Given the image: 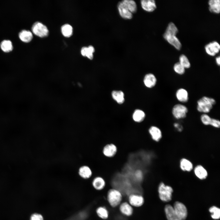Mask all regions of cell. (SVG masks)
Returning a JSON list of instances; mask_svg holds the SVG:
<instances>
[{
    "label": "cell",
    "mask_w": 220,
    "mask_h": 220,
    "mask_svg": "<svg viewBox=\"0 0 220 220\" xmlns=\"http://www.w3.org/2000/svg\"><path fill=\"white\" fill-rule=\"evenodd\" d=\"M164 211L168 220H185L187 216V210L186 206L179 201L175 202L173 207L166 205Z\"/></svg>",
    "instance_id": "1"
},
{
    "label": "cell",
    "mask_w": 220,
    "mask_h": 220,
    "mask_svg": "<svg viewBox=\"0 0 220 220\" xmlns=\"http://www.w3.org/2000/svg\"><path fill=\"white\" fill-rule=\"evenodd\" d=\"M178 32V28L175 24L173 23L170 22L168 24L163 36L170 44L178 50H180L182 45L176 36Z\"/></svg>",
    "instance_id": "2"
},
{
    "label": "cell",
    "mask_w": 220,
    "mask_h": 220,
    "mask_svg": "<svg viewBox=\"0 0 220 220\" xmlns=\"http://www.w3.org/2000/svg\"><path fill=\"white\" fill-rule=\"evenodd\" d=\"M216 103V101L214 98L204 96L197 100V110L200 112L207 114L210 112Z\"/></svg>",
    "instance_id": "3"
},
{
    "label": "cell",
    "mask_w": 220,
    "mask_h": 220,
    "mask_svg": "<svg viewBox=\"0 0 220 220\" xmlns=\"http://www.w3.org/2000/svg\"><path fill=\"white\" fill-rule=\"evenodd\" d=\"M107 198L109 204L112 207H116L120 204L122 199V195L119 190L115 188H112L108 190Z\"/></svg>",
    "instance_id": "4"
},
{
    "label": "cell",
    "mask_w": 220,
    "mask_h": 220,
    "mask_svg": "<svg viewBox=\"0 0 220 220\" xmlns=\"http://www.w3.org/2000/svg\"><path fill=\"white\" fill-rule=\"evenodd\" d=\"M173 191V189L171 186L166 185L163 182H161L159 184L158 192L159 198L162 201L165 202L170 201Z\"/></svg>",
    "instance_id": "5"
},
{
    "label": "cell",
    "mask_w": 220,
    "mask_h": 220,
    "mask_svg": "<svg viewBox=\"0 0 220 220\" xmlns=\"http://www.w3.org/2000/svg\"><path fill=\"white\" fill-rule=\"evenodd\" d=\"M188 112V108L185 105L180 103L174 105L171 111L172 114L174 117L178 120L185 118Z\"/></svg>",
    "instance_id": "6"
},
{
    "label": "cell",
    "mask_w": 220,
    "mask_h": 220,
    "mask_svg": "<svg viewBox=\"0 0 220 220\" xmlns=\"http://www.w3.org/2000/svg\"><path fill=\"white\" fill-rule=\"evenodd\" d=\"M31 30L34 34L40 37H46L49 34V31L47 27L39 22H36L33 24Z\"/></svg>",
    "instance_id": "7"
},
{
    "label": "cell",
    "mask_w": 220,
    "mask_h": 220,
    "mask_svg": "<svg viewBox=\"0 0 220 220\" xmlns=\"http://www.w3.org/2000/svg\"><path fill=\"white\" fill-rule=\"evenodd\" d=\"M148 132L151 139L154 142H159L162 139V132L158 127L154 125L151 126L149 128Z\"/></svg>",
    "instance_id": "8"
},
{
    "label": "cell",
    "mask_w": 220,
    "mask_h": 220,
    "mask_svg": "<svg viewBox=\"0 0 220 220\" xmlns=\"http://www.w3.org/2000/svg\"><path fill=\"white\" fill-rule=\"evenodd\" d=\"M206 53L209 55L214 56L218 53L220 50L219 43L216 41L210 42L205 46Z\"/></svg>",
    "instance_id": "9"
},
{
    "label": "cell",
    "mask_w": 220,
    "mask_h": 220,
    "mask_svg": "<svg viewBox=\"0 0 220 220\" xmlns=\"http://www.w3.org/2000/svg\"><path fill=\"white\" fill-rule=\"evenodd\" d=\"M117 151L116 146L114 144H108L105 145L102 149V153L105 157L112 158L116 155Z\"/></svg>",
    "instance_id": "10"
},
{
    "label": "cell",
    "mask_w": 220,
    "mask_h": 220,
    "mask_svg": "<svg viewBox=\"0 0 220 220\" xmlns=\"http://www.w3.org/2000/svg\"><path fill=\"white\" fill-rule=\"evenodd\" d=\"M128 200L131 206L137 207L141 206L144 202V198L141 195L134 194L129 196Z\"/></svg>",
    "instance_id": "11"
},
{
    "label": "cell",
    "mask_w": 220,
    "mask_h": 220,
    "mask_svg": "<svg viewBox=\"0 0 220 220\" xmlns=\"http://www.w3.org/2000/svg\"><path fill=\"white\" fill-rule=\"evenodd\" d=\"M196 176L201 180L205 179L208 176V173L206 169L201 165H197L193 169Z\"/></svg>",
    "instance_id": "12"
},
{
    "label": "cell",
    "mask_w": 220,
    "mask_h": 220,
    "mask_svg": "<svg viewBox=\"0 0 220 220\" xmlns=\"http://www.w3.org/2000/svg\"><path fill=\"white\" fill-rule=\"evenodd\" d=\"M175 96L177 100L181 103H186L189 100L188 92L184 88H181L178 89L175 93Z\"/></svg>",
    "instance_id": "13"
},
{
    "label": "cell",
    "mask_w": 220,
    "mask_h": 220,
    "mask_svg": "<svg viewBox=\"0 0 220 220\" xmlns=\"http://www.w3.org/2000/svg\"><path fill=\"white\" fill-rule=\"evenodd\" d=\"M78 174L82 178L89 179L93 175L91 168L88 166L85 165L81 166L78 170Z\"/></svg>",
    "instance_id": "14"
},
{
    "label": "cell",
    "mask_w": 220,
    "mask_h": 220,
    "mask_svg": "<svg viewBox=\"0 0 220 220\" xmlns=\"http://www.w3.org/2000/svg\"><path fill=\"white\" fill-rule=\"evenodd\" d=\"M93 187L98 190H102L106 186V182L104 179L100 176L94 177L92 181Z\"/></svg>",
    "instance_id": "15"
},
{
    "label": "cell",
    "mask_w": 220,
    "mask_h": 220,
    "mask_svg": "<svg viewBox=\"0 0 220 220\" xmlns=\"http://www.w3.org/2000/svg\"><path fill=\"white\" fill-rule=\"evenodd\" d=\"M179 167L180 169L183 171L189 172L193 170V164L189 159L183 158H182L179 162Z\"/></svg>",
    "instance_id": "16"
},
{
    "label": "cell",
    "mask_w": 220,
    "mask_h": 220,
    "mask_svg": "<svg viewBox=\"0 0 220 220\" xmlns=\"http://www.w3.org/2000/svg\"><path fill=\"white\" fill-rule=\"evenodd\" d=\"M118 9L119 14L122 18L126 19H130L132 18V13L127 9L121 2L118 3Z\"/></svg>",
    "instance_id": "17"
},
{
    "label": "cell",
    "mask_w": 220,
    "mask_h": 220,
    "mask_svg": "<svg viewBox=\"0 0 220 220\" xmlns=\"http://www.w3.org/2000/svg\"><path fill=\"white\" fill-rule=\"evenodd\" d=\"M142 9L148 12H152L156 8L155 1L153 0H142L141 1Z\"/></svg>",
    "instance_id": "18"
},
{
    "label": "cell",
    "mask_w": 220,
    "mask_h": 220,
    "mask_svg": "<svg viewBox=\"0 0 220 220\" xmlns=\"http://www.w3.org/2000/svg\"><path fill=\"white\" fill-rule=\"evenodd\" d=\"M144 82L145 85L147 87L152 88L156 85L157 82V79L154 74L148 73L145 76Z\"/></svg>",
    "instance_id": "19"
},
{
    "label": "cell",
    "mask_w": 220,
    "mask_h": 220,
    "mask_svg": "<svg viewBox=\"0 0 220 220\" xmlns=\"http://www.w3.org/2000/svg\"><path fill=\"white\" fill-rule=\"evenodd\" d=\"M209 10L211 12L218 14L220 12V1L210 0L208 2Z\"/></svg>",
    "instance_id": "20"
},
{
    "label": "cell",
    "mask_w": 220,
    "mask_h": 220,
    "mask_svg": "<svg viewBox=\"0 0 220 220\" xmlns=\"http://www.w3.org/2000/svg\"><path fill=\"white\" fill-rule=\"evenodd\" d=\"M119 210L122 214L127 216L131 215L133 211L132 206L126 202H123L120 205Z\"/></svg>",
    "instance_id": "21"
},
{
    "label": "cell",
    "mask_w": 220,
    "mask_h": 220,
    "mask_svg": "<svg viewBox=\"0 0 220 220\" xmlns=\"http://www.w3.org/2000/svg\"><path fill=\"white\" fill-rule=\"evenodd\" d=\"M19 37L20 39L23 42H28L31 41L33 36L31 31L23 30L19 32Z\"/></svg>",
    "instance_id": "22"
},
{
    "label": "cell",
    "mask_w": 220,
    "mask_h": 220,
    "mask_svg": "<svg viewBox=\"0 0 220 220\" xmlns=\"http://www.w3.org/2000/svg\"><path fill=\"white\" fill-rule=\"evenodd\" d=\"M94 51V47L90 46L88 47H83L81 50V53L83 56L86 57L89 59L92 60L93 58V53Z\"/></svg>",
    "instance_id": "23"
},
{
    "label": "cell",
    "mask_w": 220,
    "mask_h": 220,
    "mask_svg": "<svg viewBox=\"0 0 220 220\" xmlns=\"http://www.w3.org/2000/svg\"><path fill=\"white\" fill-rule=\"evenodd\" d=\"M121 2L131 13L136 12L137 6L134 1L132 0H124Z\"/></svg>",
    "instance_id": "24"
},
{
    "label": "cell",
    "mask_w": 220,
    "mask_h": 220,
    "mask_svg": "<svg viewBox=\"0 0 220 220\" xmlns=\"http://www.w3.org/2000/svg\"><path fill=\"white\" fill-rule=\"evenodd\" d=\"M132 117L133 120L134 122L137 123H140L144 119L145 114L142 111L137 109L134 112Z\"/></svg>",
    "instance_id": "25"
},
{
    "label": "cell",
    "mask_w": 220,
    "mask_h": 220,
    "mask_svg": "<svg viewBox=\"0 0 220 220\" xmlns=\"http://www.w3.org/2000/svg\"><path fill=\"white\" fill-rule=\"evenodd\" d=\"M113 99L119 104H122L124 101V94L121 91H113L112 93Z\"/></svg>",
    "instance_id": "26"
},
{
    "label": "cell",
    "mask_w": 220,
    "mask_h": 220,
    "mask_svg": "<svg viewBox=\"0 0 220 220\" xmlns=\"http://www.w3.org/2000/svg\"><path fill=\"white\" fill-rule=\"evenodd\" d=\"M1 49L4 52H8L11 51L13 49L12 43L11 41L9 40H4L0 43Z\"/></svg>",
    "instance_id": "27"
},
{
    "label": "cell",
    "mask_w": 220,
    "mask_h": 220,
    "mask_svg": "<svg viewBox=\"0 0 220 220\" xmlns=\"http://www.w3.org/2000/svg\"><path fill=\"white\" fill-rule=\"evenodd\" d=\"M61 32L63 35L65 37H69L72 34L73 28L69 24H65L61 28Z\"/></svg>",
    "instance_id": "28"
},
{
    "label": "cell",
    "mask_w": 220,
    "mask_h": 220,
    "mask_svg": "<svg viewBox=\"0 0 220 220\" xmlns=\"http://www.w3.org/2000/svg\"><path fill=\"white\" fill-rule=\"evenodd\" d=\"M96 212L98 216L102 219H105L108 216V212L106 208L103 207H100L98 208Z\"/></svg>",
    "instance_id": "29"
},
{
    "label": "cell",
    "mask_w": 220,
    "mask_h": 220,
    "mask_svg": "<svg viewBox=\"0 0 220 220\" xmlns=\"http://www.w3.org/2000/svg\"><path fill=\"white\" fill-rule=\"evenodd\" d=\"M179 62L185 68H189L191 67L190 63L187 57L184 54H181L179 57Z\"/></svg>",
    "instance_id": "30"
},
{
    "label": "cell",
    "mask_w": 220,
    "mask_h": 220,
    "mask_svg": "<svg viewBox=\"0 0 220 220\" xmlns=\"http://www.w3.org/2000/svg\"><path fill=\"white\" fill-rule=\"evenodd\" d=\"M209 211L212 214V218L214 219H218L220 217V209L215 206H212L209 209Z\"/></svg>",
    "instance_id": "31"
},
{
    "label": "cell",
    "mask_w": 220,
    "mask_h": 220,
    "mask_svg": "<svg viewBox=\"0 0 220 220\" xmlns=\"http://www.w3.org/2000/svg\"><path fill=\"white\" fill-rule=\"evenodd\" d=\"M173 70L176 73L181 75L185 73V69L179 62H178L174 64Z\"/></svg>",
    "instance_id": "32"
},
{
    "label": "cell",
    "mask_w": 220,
    "mask_h": 220,
    "mask_svg": "<svg viewBox=\"0 0 220 220\" xmlns=\"http://www.w3.org/2000/svg\"><path fill=\"white\" fill-rule=\"evenodd\" d=\"M212 118L207 114L203 113L200 117L202 124L205 126L210 125Z\"/></svg>",
    "instance_id": "33"
},
{
    "label": "cell",
    "mask_w": 220,
    "mask_h": 220,
    "mask_svg": "<svg viewBox=\"0 0 220 220\" xmlns=\"http://www.w3.org/2000/svg\"><path fill=\"white\" fill-rule=\"evenodd\" d=\"M210 126L215 128H219L220 127V121L218 119L212 118Z\"/></svg>",
    "instance_id": "34"
},
{
    "label": "cell",
    "mask_w": 220,
    "mask_h": 220,
    "mask_svg": "<svg viewBox=\"0 0 220 220\" xmlns=\"http://www.w3.org/2000/svg\"><path fill=\"white\" fill-rule=\"evenodd\" d=\"M30 220H44L42 216L40 214L35 213L32 215Z\"/></svg>",
    "instance_id": "35"
},
{
    "label": "cell",
    "mask_w": 220,
    "mask_h": 220,
    "mask_svg": "<svg viewBox=\"0 0 220 220\" xmlns=\"http://www.w3.org/2000/svg\"><path fill=\"white\" fill-rule=\"evenodd\" d=\"M174 127L176 130L179 132L181 131L183 129V127L182 126L178 123H174Z\"/></svg>",
    "instance_id": "36"
},
{
    "label": "cell",
    "mask_w": 220,
    "mask_h": 220,
    "mask_svg": "<svg viewBox=\"0 0 220 220\" xmlns=\"http://www.w3.org/2000/svg\"><path fill=\"white\" fill-rule=\"evenodd\" d=\"M215 61L217 65L218 66H219L220 64V57L219 56H218L216 58Z\"/></svg>",
    "instance_id": "37"
}]
</instances>
